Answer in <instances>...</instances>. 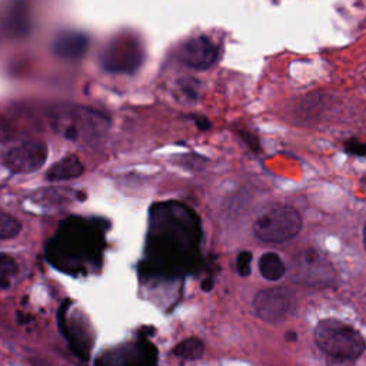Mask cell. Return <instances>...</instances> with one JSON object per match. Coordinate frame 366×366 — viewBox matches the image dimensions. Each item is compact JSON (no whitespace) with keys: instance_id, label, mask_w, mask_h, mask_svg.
<instances>
[{"instance_id":"18","label":"cell","mask_w":366,"mask_h":366,"mask_svg":"<svg viewBox=\"0 0 366 366\" xmlns=\"http://www.w3.org/2000/svg\"><path fill=\"white\" fill-rule=\"evenodd\" d=\"M22 225L12 215L0 209V239H12L19 235Z\"/></svg>"},{"instance_id":"21","label":"cell","mask_w":366,"mask_h":366,"mask_svg":"<svg viewBox=\"0 0 366 366\" xmlns=\"http://www.w3.org/2000/svg\"><path fill=\"white\" fill-rule=\"evenodd\" d=\"M212 288H213V279H212V278H209V279H206V280L202 282V289H203V290L208 292V290H210Z\"/></svg>"},{"instance_id":"2","label":"cell","mask_w":366,"mask_h":366,"mask_svg":"<svg viewBox=\"0 0 366 366\" xmlns=\"http://www.w3.org/2000/svg\"><path fill=\"white\" fill-rule=\"evenodd\" d=\"M103 233L93 220L69 218L61 223L59 230L51 239L46 256L58 269L68 273L86 272L89 265L101 260Z\"/></svg>"},{"instance_id":"1","label":"cell","mask_w":366,"mask_h":366,"mask_svg":"<svg viewBox=\"0 0 366 366\" xmlns=\"http://www.w3.org/2000/svg\"><path fill=\"white\" fill-rule=\"evenodd\" d=\"M200 222L188 206L176 202L152 208L146 242V268L156 275H179L199 262Z\"/></svg>"},{"instance_id":"7","label":"cell","mask_w":366,"mask_h":366,"mask_svg":"<svg viewBox=\"0 0 366 366\" xmlns=\"http://www.w3.org/2000/svg\"><path fill=\"white\" fill-rule=\"evenodd\" d=\"M48 159V146L44 142H19L9 145L2 152V162L12 173H32L42 168Z\"/></svg>"},{"instance_id":"8","label":"cell","mask_w":366,"mask_h":366,"mask_svg":"<svg viewBox=\"0 0 366 366\" xmlns=\"http://www.w3.org/2000/svg\"><path fill=\"white\" fill-rule=\"evenodd\" d=\"M156 359V347L146 339H141L103 352L96 366H155Z\"/></svg>"},{"instance_id":"10","label":"cell","mask_w":366,"mask_h":366,"mask_svg":"<svg viewBox=\"0 0 366 366\" xmlns=\"http://www.w3.org/2000/svg\"><path fill=\"white\" fill-rule=\"evenodd\" d=\"M335 278L333 266L313 250H306L292 265L290 279L296 283L319 286L329 285Z\"/></svg>"},{"instance_id":"6","label":"cell","mask_w":366,"mask_h":366,"mask_svg":"<svg viewBox=\"0 0 366 366\" xmlns=\"http://www.w3.org/2000/svg\"><path fill=\"white\" fill-rule=\"evenodd\" d=\"M143 59L142 46L132 35H119L113 39L101 56V65L111 73H132Z\"/></svg>"},{"instance_id":"17","label":"cell","mask_w":366,"mask_h":366,"mask_svg":"<svg viewBox=\"0 0 366 366\" xmlns=\"http://www.w3.org/2000/svg\"><path fill=\"white\" fill-rule=\"evenodd\" d=\"M18 273V265L15 259L6 253H0V290L8 289L14 276Z\"/></svg>"},{"instance_id":"4","label":"cell","mask_w":366,"mask_h":366,"mask_svg":"<svg viewBox=\"0 0 366 366\" xmlns=\"http://www.w3.org/2000/svg\"><path fill=\"white\" fill-rule=\"evenodd\" d=\"M315 340L325 353L340 362L357 359L366 347L362 335L356 329L335 319H325L317 323Z\"/></svg>"},{"instance_id":"12","label":"cell","mask_w":366,"mask_h":366,"mask_svg":"<svg viewBox=\"0 0 366 366\" xmlns=\"http://www.w3.org/2000/svg\"><path fill=\"white\" fill-rule=\"evenodd\" d=\"M71 305V300H66L61 310H59V326L62 333L69 342V346L72 352L79 356L81 359H89V353L92 349V340L89 337V333L86 330V326L75 317H68V306Z\"/></svg>"},{"instance_id":"16","label":"cell","mask_w":366,"mask_h":366,"mask_svg":"<svg viewBox=\"0 0 366 366\" xmlns=\"http://www.w3.org/2000/svg\"><path fill=\"white\" fill-rule=\"evenodd\" d=\"M173 353L185 360H195L203 356L205 353V343L198 337H188L182 340L175 349Z\"/></svg>"},{"instance_id":"23","label":"cell","mask_w":366,"mask_h":366,"mask_svg":"<svg viewBox=\"0 0 366 366\" xmlns=\"http://www.w3.org/2000/svg\"><path fill=\"white\" fill-rule=\"evenodd\" d=\"M363 245H365V249H366V225H365V230H363Z\"/></svg>"},{"instance_id":"15","label":"cell","mask_w":366,"mask_h":366,"mask_svg":"<svg viewBox=\"0 0 366 366\" xmlns=\"http://www.w3.org/2000/svg\"><path fill=\"white\" fill-rule=\"evenodd\" d=\"M259 270L260 275L268 279V280H278L280 279L285 272H286V266L283 263V260L273 252L265 253L260 260H259Z\"/></svg>"},{"instance_id":"13","label":"cell","mask_w":366,"mask_h":366,"mask_svg":"<svg viewBox=\"0 0 366 366\" xmlns=\"http://www.w3.org/2000/svg\"><path fill=\"white\" fill-rule=\"evenodd\" d=\"M89 46V39L85 34L76 31H66L61 32L54 42V54L62 59L73 61L86 52Z\"/></svg>"},{"instance_id":"19","label":"cell","mask_w":366,"mask_h":366,"mask_svg":"<svg viewBox=\"0 0 366 366\" xmlns=\"http://www.w3.org/2000/svg\"><path fill=\"white\" fill-rule=\"evenodd\" d=\"M250 262H252V253L248 250H243L238 255L236 259V269L240 276H248L250 273Z\"/></svg>"},{"instance_id":"22","label":"cell","mask_w":366,"mask_h":366,"mask_svg":"<svg viewBox=\"0 0 366 366\" xmlns=\"http://www.w3.org/2000/svg\"><path fill=\"white\" fill-rule=\"evenodd\" d=\"M285 337H286V339H288V340H290V342H295V340H296V339H298V336H296V333H295V332H292V330H290V332H288V333H286V336H285Z\"/></svg>"},{"instance_id":"5","label":"cell","mask_w":366,"mask_h":366,"mask_svg":"<svg viewBox=\"0 0 366 366\" xmlns=\"http://www.w3.org/2000/svg\"><path fill=\"white\" fill-rule=\"evenodd\" d=\"M302 229L299 212L290 206H276L263 213L253 225V232L262 242L283 243L293 239Z\"/></svg>"},{"instance_id":"9","label":"cell","mask_w":366,"mask_h":366,"mask_svg":"<svg viewBox=\"0 0 366 366\" xmlns=\"http://www.w3.org/2000/svg\"><path fill=\"white\" fill-rule=\"evenodd\" d=\"M260 319L276 323L289 317L296 309V295L289 288H270L260 290L253 300Z\"/></svg>"},{"instance_id":"14","label":"cell","mask_w":366,"mask_h":366,"mask_svg":"<svg viewBox=\"0 0 366 366\" xmlns=\"http://www.w3.org/2000/svg\"><path fill=\"white\" fill-rule=\"evenodd\" d=\"M85 172L83 163L79 161L78 156H68L58 163H55L46 173V179L51 182H59V181H69L76 179L82 176Z\"/></svg>"},{"instance_id":"3","label":"cell","mask_w":366,"mask_h":366,"mask_svg":"<svg viewBox=\"0 0 366 366\" xmlns=\"http://www.w3.org/2000/svg\"><path fill=\"white\" fill-rule=\"evenodd\" d=\"M51 126L56 135L78 145H98L109 132V119L89 108L61 105L51 113Z\"/></svg>"},{"instance_id":"11","label":"cell","mask_w":366,"mask_h":366,"mask_svg":"<svg viewBox=\"0 0 366 366\" xmlns=\"http://www.w3.org/2000/svg\"><path fill=\"white\" fill-rule=\"evenodd\" d=\"M219 56L218 46L206 36H196L189 39L181 49V61L192 69H208Z\"/></svg>"},{"instance_id":"20","label":"cell","mask_w":366,"mask_h":366,"mask_svg":"<svg viewBox=\"0 0 366 366\" xmlns=\"http://www.w3.org/2000/svg\"><path fill=\"white\" fill-rule=\"evenodd\" d=\"M347 151L350 153H355V155H359V156H366V145H363L360 142L347 143Z\"/></svg>"}]
</instances>
